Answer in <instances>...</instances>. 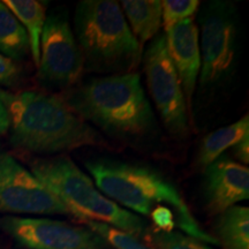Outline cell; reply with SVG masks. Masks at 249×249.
<instances>
[{
    "label": "cell",
    "mask_w": 249,
    "mask_h": 249,
    "mask_svg": "<svg viewBox=\"0 0 249 249\" xmlns=\"http://www.w3.org/2000/svg\"><path fill=\"white\" fill-rule=\"evenodd\" d=\"M30 169L31 173L66 205L71 216L85 222L107 224L138 239L148 235L144 220L107 198L67 156L35 158L31 160Z\"/></svg>",
    "instance_id": "5b68a950"
},
{
    "label": "cell",
    "mask_w": 249,
    "mask_h": 249,
    "mask_svg": "<svg viewBox=\"0 0 249 249\" xmlns=\"http://www.w3.org/2000/svg\"><path fill=\"white\" fill-rule=\"evenodd\" d=\"M29 51V38L22 23L4 1H0V54L18 61Z\"/></svg>",
    "instance_id": "e0dca14e"
},
{
    "label": "cell",
    "mask_w": 249,
    "mask_h": 249,
    "mask_svg": "<svg viewBox=\"0 0 249 249\" xmlns=\"http://www.w3.org/2000/svg\"><path fill=\"white\" fill-rule=\"evenodd\" d=\"M201 29L202 87L218 85L232 74L239 43V21L235 6L227 1H209L202 8Z\"/></svg>",
    "instance_id": "8992f818"
},
{
    "label": "cell",
    "mask_w": 249,
    "mask_h": 249,
    "mask_svg": "<svg viewBox=\"0 0 249 249\" xmlns=\"http://www.w3.org/2000/svg\"><path fill=\"white\" fill-rule=\"evenodd\" d=\"M85 73V58L67 18L62 14L46 18L40 38L39 79L50 85L76 86Z\"/></svg>",
    "instance_id": "30bf717a"
},
{
    "label": "cell",
    "mask_w": 249,
    "mask_h": 249,
    "mask_svg": "<svg viewBox=\"0 0 249 249\" xmlns=\"http://www.w3.org/2000/svg\"><path fill=\"white\" fill-rule=\"evenodd\" d=\"M150 217L155 225L163 232L173 231L174 227L177 226L176 213L169 207H164V205L157 207L152 210Z\"/></svg>",
    "instance_id": "44dd1931"
},
{
    "label": "cell",
    "mask_w": 249,
    "mask_h": 249,
    "mask_svg": "<svg viewBox=\"0 0 249 249\" xmlns=\"http://www.w3.org/2000/svg\"><path fill=\"white\" fill-rule=\"evenodd\" d=\"M0 229L28 249H110L89 227L50 218L5 216Z\"/></svg>",
    "instance_id": "ba28073f"
},
{
    "label": "cell",
    "mask_w": 249,
    "mask_h": 249,
    "mask_svg": "<svg viewBox=\"0 0 249 249\" xmlns=\"http://www.w3.org/2000/svg\"><path fill=\"white\" fill-rule=\"evenodd\" d=\"M9 128V119H8V113L6 110L4 103L0 99V135L7 133Z\"/></svg>",
    "instance_id": "cb8c5ba5"
},
{
    "label": "cell",
    "mask_w": 249,
    "mask_h": 249,
    "mask_svg": "<svg viewBox=\"0 0 249 249\" xmlns=\"http://www.w3.org/2000/svg\"><path fill=\"white\" fill-rule=\"evenodd\" d=\"M169 55L181 83L187 107L191 111L192 101L201 71V52L198 28L193 18H186L165 31Z\"/></svg>",
    "instance_id": "7c38bea8"
},
{
    "label": "cell",
    "mask_w": 249,
    "mask_h": 249,
    "mask_svg": "<svg viewBox=\"0 0 249 249\" xmlns=\"http://www.w3.org/2000/svg\"><path fill=\"white\" fill-rule=\"evenodd\" d=\"M86 169L103 194L118 205L150 216L157 207H169L176 213L177 226L187 235L207 245H218L195 220L188 205L170 180L144 165L97 158L87 160Z\"/></svg>",
    "instance_id": "3957f363"
},
{
    "label": "cell",
    "mask_w": 249,
    "mask_h": 249,
    "mask_svg": "<svg viewBox=\"0 0 249 249\" xmlns=\"http://www.w3.org/2000/svg\"><path fill=\"white\" fill-rule=\"evenodd\" d=\"M214 239L224 249H249V209L233 205L217 214Z\"/></svg>",
    "instance_id": "5bb4252c"
},
{
    "label": "cell",
    "mask_w": 249,
    "mask_h": 249,
    "mask_svg": "<svg viewBox=\"0 0 249 249\" xmlns=\"http://www.w3.org/2000/svg\"><path fill=\"white\" fill-rule=\"evenodd\" d=\"M86 123L121 139H143L157 128L151 104L138 73L93 77L60 97Z\"/></svg>",
    "instance_id": "7a4b0ae2"
},
{
    "label": "cell",
    "mask_w": 249,
    "mask_h": 249,
    "mask_svg": "<svg viewBox=\"0 0 249 249\" xmlns=\"http://www.w3.org/2000/svg\"><path fill=\"white\" fill-rule=\"evenodd\" d=\"M203 195L205 207L219 214L249 197V170L245 165L222 155L204 169Z\"/></svg>",
    "instance_id": "8fae6325"
},
{
    "label": "cell",
    "mask_w": 249,
    "mask_h": 249,
    "mask_svg": "<svg viewBox=\"0 0 249 249\" xmlns=\"http://www.w3.org/2000/svg\"><path fill=\"white\" fill-rule=\"evenodd\" d=\"M86 225L92 230L96 234L104 239L110 247L114 249H152L140 241V239L123 232L120 230L114 229L107 224L99 222H86Z\"/></svg>",
    "instance_id": "ac0fdd59"
},
{
    "label": "cell",
    "mask_w": 249,
    "mask_h": 249,
    "mask_svg": "<svg viewBox=\"0 0 249 249\" xmlns=\"http://www.w3.org/2000/svg\"><path fill=\"white\" fill-rule=\"evenodd\" d=\"M149 240L156 249H213L209 245L179 232H152Z\"/></svg>",
    "instance_id": "d6986e66"
},
{
    "label": "cell",
    "mask_w": 249,
    "mask_h": 249,
    "mask_svg": "<svg viewBox=\"0 0 249 249\" xmlns=\"http://www.w3.org/2000/svg\"><path fill=\"white\" fill-rule=\"evenodd\" d=\"M0 99L7 110L9 141L15 148L51 155L83 147H107L96 128L73 113L60 98L0 89Z\"/></svg>",
    "instance_id": "6da1fadb"
},
{
    "label": "cell",
    "mask_w": 249,
    "mask_h": 249,
    "mask_svg": "<svg viewBox=\"0 0 249 249\" xmlns=\"http://www.w3.org/2000/svg\"><path fill=\"white\" fill-rule=\"evenodd\" d=\"M246 135H249V117L245 116L226 127L208 134L198 151V166L205 169L223 155L226 149L232 148Z\"/></svg>",
    "instance_id": "9a60e30c"
},
{
    "label": "cell",
    "mask_w": 249,
    "mask_h": 249,
    "mask_svg": "<svg viewBox=\"0 0 249 249\" xmlns=\"http://www.w3.org/2000/svg\"><path fill=\"white\" fill-rule=\"evenodd\" d=\"M149 91L164 126L174 136L188 134V107L180 80L167 52L164 34H158L143 55Z\"/></svg>",
    "instance_id": "52a82bcc"
},
{
    "label": "cell",
    "mask_w": 249,
    "mask_h": 249,
    "mask_svg": "<svg viewBox=\"0 0 249 249\" xmlns=\"http://www.w3.org/2000/svg\"><path fill=\"white\" fill-rule=\"evenodd\" d=\"M4 4L22 23L29 38V48L33 60L38 67L40 59V38L46 20L45 7L35 0H6Z\"/></svg>",
    "instance_id": "2e32d148"
},
{
    "label": "cell",
    "mask_w": 249,
    "mask_h": 249,
    "mask_svg": "<svg viewBox=\"0 0 249 249\" xmlns=\"http://www.w3.org/2000/svg\"><path fill=\"white\" fill-rule=\"evenodd\" d=\"M20 68L11 59L0 54V86H12L18 79Z\"/></svg>",
    "instance_id": "7402d4cb"
},
{
    "label": "cell",
    "mask_w": 249,
    "mask_h": 249,
    "mask_svg": "<svg viewBox=\"0 0 249 249\" xmlns=\"http://www.w3.org/2000/svg\"><path fill=\"white\" fill-rule=\"evenodd\" d=\"M74 36L85 58V71L130 73L142 59V46L117 1H80L74 14Z\"/></svg>",
    "instance_id": "277c9868"
},
{
    "label": "cell",
    "mask_w": 249,
    "mask_h": 249,
    "mask_svg": "<svg viewBox=\"0 0 249 249\" xmlns=\"http://www.w3.org/2000/svg\"><path fill=\"white\" fill-rule=\"evenodd\" d=\"M120 7L140 45L158 35L163 26L160 0H124Z\"/></svg>",
    "instance_id": "4fadbf2b"
},
{
    "label": "cell",
    "mask_w": 249,
    "mask_h": 249,
    "mask_svg": "<svg viewBox=\"0 0 249 249\" xmlns=\"http://www.w3.org/2000/svg\"><path fill=\"white\" fill-rule=\"evenodd\" d=\"M233 154L242 165L249 163V135H246L232 147Z\"/></svg>",
    "instance_id": "603a6c76"
},
{
    "label": "cell",
    "mask_w": 249,
    "mask_h": 249,
    "mask_svg": "<svg viewBox=\"0 0 249 249\" xmlns=\"http://www.w3.org/2000/svg\"><path fill=\"white\" fill-rule=\"evenodd\" d=\"M200 6L197 0H164L161 1V20L165 31L174 24L192 18Z\"/></svg>",
    "instance_id": "ffe728a7"
},
{
    "label": "cell",
    "mask_w": 249,
    "mask_h": 249,
    "mask_svg": "<svg viewBox=\"0 0 249 249\" xmlns=\"http://www.w3.org/2000/svg\"><path fill=\"white\" fill-rule=\"evenodd\" d=\"M0 213L71 216L66 205L31 171L2 149H0Z\"/></svg>",
    "instance_id": "9c48e42d"
}]
</instances>
